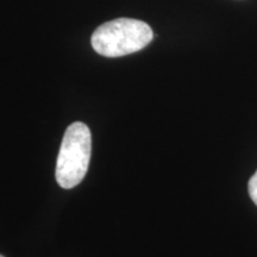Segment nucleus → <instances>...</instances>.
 Masks as SVG:
<instances>
[{
    "mask_svg": "<svg viewBox=\"0 0 257 257\" xmlns=\"http://www.w3.org/2000/svg\"><path fill=\"white\" fill-rule=\"evenodd\" d=\"M153 38L152 28L144 22L118 18L96 29L92 35L91 43L99 55L120 57L142 50Z\"/></svg>",
    "mask_w": 257,
    "mask_h": 257,
    "instance_id": "nucleus-1",
    "label": "nucleus"
},
{
    "mask_svg": "<svg viewBox=\"0 0 257 257\" xmlns=\"http://www.w3.org/2000/svg\"><path fill=\"white\" fill-rule=\"evenodd\" d=\"M92 154L91 131L86 124H70L64 133L56 161V180L64 189L74 188L87 174Z\"/></svg>",
    "mask_w": 257,
    "mask_h": 257,
    "instance_id": "nucleus-2",
    "label": "nucleus"
},
{
    "mask_svg": "<svg viewBox=\"0 0 257 257\" xmlns=\"http://www.w3.org/2000/svg\"><path fill=\"white\" fill-rule=\"evenodd\" d=\"M249 194L251 200L255 202V205L257 206V170L249 181Z\"/></svg>",
    "mask_w": 257,
    "mask_h": 257,
    "instance_id": "nucleus-3",
    "label": "nucleus"
},
{
    "mask_svg": "<svg viewBox=\"0 0 257 257\" xmlns=\"http://www.w3.org/2000/svg\"><path fill=\"white\" fill-rule=\"evenodd\" d=\"M0 257H4V256H3V255H0Z\"/></svg>",
    "mask_w": 257,
    "mask_h": 257,
    "instance_id": "nucleus-4",
    "label": "nucleus"
}]
</instances>
